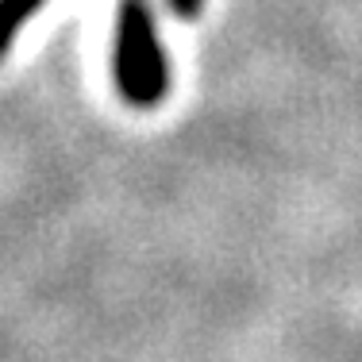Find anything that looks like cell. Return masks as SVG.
<instances>
[{"label": "cell", "mask_w": 362, "mask_h": 362, "mask_svg": "<svg viewBox=\"0 0 362 362\" xmlns=\"http://www.w3.org/2000/svg\"><path fill=\"white\" fill-rule=\"evenodd\" d=\"M112 81L132 108H158L170 93V54L151 0H116L112 28Z\"/></svg>", "instance_id": "1"}, {"label": "cell", "mask_w": 362, "mask_h": 362, "mask_svg": "<svg viewBox=\"0 0 362 362\" xmlns=\"http://www.w3.org/2000/svg\"><path fill=\"white\" fill-rule=\"evenodd\" d=\"M42 4H47V0H0V58L8 54V47L16 42V35L39 16Z\"/></svg>", "instance_id": "2"}, {"label": "cell", "mask_w": 362, "mask_h": 362, "mask_svg": "<svg viewBox=\"0 0 362 362\" xmlns=\"http://www.w3.org/2000/svg\"><path fill=\"white\" fill-rule=\"evenodd\" d=\"M166 4H170L174 16H181V20H197L201 8H204V0H166Z\"/></svg>", "instance_id": "3"}]
</instances>
